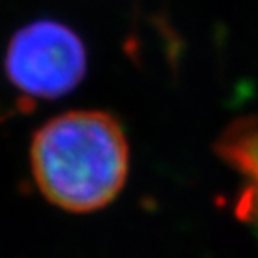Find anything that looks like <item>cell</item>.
I'll list each match as a JSON object with an SVG mask.
<instances>
[{
  "label": "cell",
  "mask_w": 258,
  "mask_h": 258,
  "mask_svg": "<svg viewBox=\"0 0 258 258\" xmlns=\"http://www.w3.org/2000/svg\"><path fill=\"white\" fill-rule=\"evenodd\" d=\"M31 169L47 201L76 214L95 212L124 188L127 138L117 118L106 111L63 113L34 133Z\"/></svg>",
  "instance_id": "cell-1"
},
{
  "label": "cell",
  "mask_w": 258,
  "mask_h": 258,
  "mask_svg": "<svg viewBox=\"0 0 258 258\" xmlns=\"http://www.w3.org/2000/svg\"><path fill=\"white\" fill-rule=\"evenodd\" d=\"M4 70L25 95L57 99L85 79L86 48L69 25L38 20L13 34L6 48Z\"/></svg>",
  "instance_id": "cell-2"
},
{
  "label": "cell",
  "mask_w": 258,
  "mask_h": 258,
  "mask_svg": "<svg viewBox=\"0 0 258 258\" xmlns=\"http://www.w3.org/2000/svg\"><path fill=\"white\" fill-rule=\"evenodd\" d=\"M215 149L247 181L238 199V215L258 228V117L235 122L219 138Z\"/></svg>",
  "instance_id": "cell-3"
}]
</instances>
